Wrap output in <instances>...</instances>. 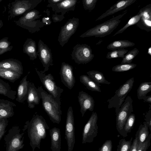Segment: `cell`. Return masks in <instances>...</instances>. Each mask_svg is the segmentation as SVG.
<instances>
[{"label":"cell","mask_w":151,"mask_h":151,"mask_svg":"<svg viewBox=\"0 0 151 151\" xmlns=\"http://www.w3.org/2000/svg\"><path fill=\"white\" fill-rule=\"evenodd\" d=\"M42 0H15L9 4L8 20L34 9Z\"/></svg>","instance_id":"obj_5"},{"label":"cell","mask_w":151,"mask_h":151,"mask_svg":"<svg viewBox=\"0 0 151 151\" xmlns=\"http://www.w3.org/2000/svg\"><path fill=\"white\" fill-rule=\"evenodd\" d=\"M0 94L14 100L16 98L17 91L12 89L8 83L0 78Z\"/></svg>","instance_id":"obj_26"},{"label":"cell","mask_w":151,"mask_h":151,"mask_svg":"<svg viewBox=\"0 0 151 151\" xmlns=\"http://www.w3.org/2000/svg\"><path fill=\"white\" fill-rule=\"evenodd\" d=\"M80 82L85 85L87 88L92 91L101 92L99 84L96 83L88 76L83 75L80 77Z\"/></svg>","instance_id":"obj_27"},{"label":"cell","mask_w":151,"mask_h":151,"mask_svg":"<svg viewBox=\"0 0 151 151\" xmlns=\"http://www.w3.org/2000/svg\"><path fill=\"white\" fill-rule=\"evenodd\" d=\"M136 66L137 64L132 63L120 64L113 67L112 70L115 72H123L132 69Z\"/></svg>","instance_id":"obj_33"},{"label":"cell","mask_w":151,"mask_h":151,"mask_svg":"<svg viewBox=\"0 0 151 151\" xmlns=\"http://www.w3.org/2000/svg\"><path fill=\"white\" fill-rule=\"evenodd\" d=\"M150 107L149 110L146 113L145 115V118L144 120L148 124L149 129L151 131V105H150Z\"/></svg>","instance_id":"obj_45"},{"label":"cell","mask_w":151,"mask_h":151,"mask_svg":"<svg viewBox=\"0 0 151 151\" xmlns=\"http://www.w3.org/2000/svg\"><path fill=\"white\" fill-rule=\"evenodd\" d=\"M145 102L151 103V95L146 96L143 99Z\"/></svg>","instance_id":"obj_50"},{"label":"cell","mask_w":151,"mask_h":151,"mask_svg":"<svg viewBox=\"0 0 151 151\" xmlns=\"http://www.w3.org/2000/svg\"><path fill=\"white\" fill-rule=\"evenodd\" d=\"M35 70L41 82L48 93L52 95L61 105L60 97L63 89L57 85L54 77L51 74H46L42 73L41 71L38 70L36 68Z\"/></svg>","instance_id":"obj_9"},{"label":"cell","mask_w":151,"mask_h":151,"mask_svg":"<svg viewBox=\"0 0 151 151\" xmlns=\"http://www.w3.org/2000/svg\"><path fill=\"white\" fill-rule=\"evenodd\" d=\"M18 126H14L9 129L4 137L6 151H19L23 148L24 133H20Z\"/></svg>","instance_id":"obj_8"},{"label":"cell","mask_w":151,"mask_h":151,"mask_svg":"<svg viewBox=\"0 0 151 151\" xmlns=\"http://www.w3.org/2000/svg\"><path fill=\"white\" fill-rule=\"evenodd\" d=\"M126 10L122 14L90 29L81 35V38L95 36L103 37L111 34L118 27L120 20L127 12Z\"/></svg>","instance_id":"obj_2"},{"label":"cell","mask_w":151,"mask_h":151,"mask_svg":"<svg viewBox=\"0 0 151 151\" xmlns=\"http://www.w3.org/2000/svg\"><path fill=\"white\" fill-rule=\"evenodd\" d=\"M137 0H123L119 1L105 12L98 17L95 20L97 21L106 17L123 10L134 3Z\"/></svg>","instance_id":"obj_18"},{"label":"cell","mask_w":151,"mask_h":151,"mask_svg":"<svg viewBox=\"0 0 151 151\" xmlns=\"http://www.w3.org/2000/svg\"><path fill=\"white\" fill-rule=\"evenodd\" d=\"M30 73L29 72L20 81L18 86L17 91V97L16 100L19 103H23L27 100L28 90V84L29 81L27 80V77Z\"/></svg>","instance_id":"obj_22"},{"label":"cell","mask_w":151,"mask_h":151,"mask_svg":"<svg viewBox=\"0 0 151 151\" xmlns=\"http://www.w3.org/2000/svg\"><path fill=\"white\" fill-rule=\"evenodd\" d=\"M98 0H83L82 3L84 8L86 10L91 11L95 8Z\"/></svg>","instance_id":"obj_41"},{"label":"cell","mask_w":151,"mask_h":151,"mask_svg":"<svg viewBox=\"0 0 151 151\" xmlns=\"http://www.w3.org/2000/svg\"><path fill=\"white\" fill-rule=\"evenodd\" d=\"M10 45L11 42L9 41L7 37L0 40V55L12 50L13 47Z\"/></svg>","instance_id":"obj_34"},{"label":"cell","mask_w":151,"mask_h":151,"mask_svg":"<svg viewBox=\"0 0 151 151\" xmlns=\"http://www.w3.org/2000/svg\"><path fill=\"white\" fill-rule=\"evenodd\" d=\"M21 75L17 72L0 68V77L12 83H14Z\"/></svg>","instance_id":"obj_28"},{"label":"cell","mask_w":151,"mask_h":151,"mask_svg":"<svg viewBox=\"0 0 151 151\" xmlns=\"http://www.w3.org/2000/svg\"><path fill=\"white\" fill-rule=\"evenodd\" d=\"M51 138V149L52 151H60L61 136L60 129L54 127L50 130Z\"/></svg>","instance_id":"obj_23"},{"label":"cell","mask_w":151,"mask_h":151,"mask_svg":"<svg viewBox=\"0 0 151 151\" xmlns=\"http://www.w3.org/2000/svg\"><path fill=\"white\" fill-rule=\"evenodd\" d=\"M88 76L96 83L109 85L111 82L105 78L103 73L100 71L92 70L86 72Z\"/></svg>","instance_id":"obj_30"},{"label":"cell","mask_w":151,"mask_h":151,"mask_svg":"<svg viewBox=\"0 0 151 151\" xmlns=\"http://www.w3.org/2000/svg\"><path fill=\"white\" fill-rule=\"evenodd\" d=\"M149 125L147 123L144 122L141 124L135 134V137L137 139V150L145 141L149 135Z\"/></svg>","instance_id":"obj_25"},{"label":"cell","mask_w":151,"mask_h":151,"mask_svg":"<svg viewBox=\"0 0 151 151\" xmlns=\"http://www.w3.org/2000/svg\"><path fill=\"white\" fill-rule=\"evenodd\" d=\"M42 21L43 23L45 24L46 26L49 25L51 23V21L50 19L48 17H43L42 18Z\"/></svg>","instance_id":"obj_49"},{"label":"cell","mask_w":151,"mask_h":151,"mask_svg":"<svg viewBox=\"0 0 151 151\" xmlns=\"http://www.w3.org/2000/svg\"><path fill=\"white\" fill-rule=\"evenodd\" d=\"M134 83V77L127 80L116 90L114 95L108 99V108H115L116 114L119 111L127 94L130 91Z\"/></svg>","instance_id":"obj_6"},{"label":"cell","mask_w":151,"mask_h":151,"mask_svg":"<svg viewBox=\"0 0 151 151\" xmlns=\"http://www.w3.org/2000/svg\"><path fill=\"white\" fill-rule=\"evenodd\" d=\"M23 51L29 57L31 60H34L38 56L36 43L31 38H27L23 45Z\"/></svg>","instance_id":"obj_24"},{"label":"cell","mask_w":151,"mask_h":151,"mask_svg":"<svg viewBox=\"0 0 151 151\" xmlns=\"http://www.w3.org/2000/svg\"><path fill=\"white\" fill-rule=\"evenodd\" d=\"M65 138L68 151H73L75 142L74 120L72 107H69L67 112L65 124Z\"/></svg>","instance_id":"obj_12"},{"label":"cell","mask_w":151,"mask_h":151,"mask_svg":"<svg viewBox=\"0 0 151 151\" xmlns=\"http://www.w3.org/2000/svg\"><path fill=\"white\" fill-rule=\"evenodd\" d=\"M25 128L27 129L30 145L32 151L36 148L40 149L41 140L46 137V130L49 127L44 118L41 115H34L30 121L26 122Z\"/></svg>","instance_id":"obj_1"},{"label":"cell","mask_w":151,"mask_h":151,"mask_svg":"<svg viewBox=\"0 0 151 151\" xmlns=\"http://www.w3.org/2000/svg\"><path fill=\"white\" fill-rule=\"evenodd\" d=\"M41 95L43 108L51 121L53 123L59 124L62 114L60 105L51 94L44 90L41 86L37 88Z\"/></svg>","instance_id":"obj_3"},{"label":"cell","mask_w":151,"mask_h":151,"mask_svg":"<svg viewBox=\"0 0 151 151\" xmlns=\"http://www.w3.org/2000/svg\"><path fill=\"white\" fill-rule=\"evenodd\" d=\"M73 67L65 62H62L60 71V78L62 83L69 89H72L76 82Z\"/></svg>","instance_id":"obj_15"},{"label":"cell","mask_w":151,"mask_h":151,"mask_svg":"<svg viewBox=\"0 0 151 151\" xmlns=\"http://www.w3.org/2000/svg\"><path fill=\"white\" fill-rule=\"evenodd\" d=\"M128 51V50L124 48L119 49L112 50L108 52L106 56V58L111 59L118 58H123L124 55Z\"/></svg>","instance_id":"obj_36"},{"label":"cell","mask_w":151,"mask_h":151,"mask_svg":"<svg viewBox=\"0 0 151 151\" xmlns=\"http://www.w3.org/2000/svg\"><path fill=\"white\" fill-rule=\"evenodd\" d=\"M136 25L142 29L147 32L151 31V20L146 19L141 16Z\"/></svg>","instance_id":"obj_39"},{"label":"cell","mask_w":151,"mask_h":151,"mask_svg":"<svg viewBox=\"0 0 151 151\" xmlns=\"http://www.w3.org/2000/svg\"><path fill=\"white\" fill-rule=\"evenodd\" d=\"M2 0H0V3L2 1Z\"/></svg>","instance_id":"obj_53"},{"label":"cell","mask_w":151,"mask_h":151,"mask_svg":"<svg viewBox=\"0 0 151 151\" xmlns=\"http://www.w3.org/2000/svg\"><path fill=\"white\" fill-rule=\"evenodd\" d=\"M112 144L111 140H106L99 149V151H112Z\"/></svg>","instance_id":"obj_42"},{"label":"cell","mask_w":151,"mask_h":151,"mask_svg":"<svg viewBox=\"0 0 151 151\" xmlns=\"http://www.w3.org/2000/svg\"><path fill=\"white\" fill-rule=\"evenodd\" d=\"M63 0H48V4L47 6L49 7H51L53 5L58 4Z\"/></svg>","instance_id":"obj_48"},{"label":"cell","mask_w":151,"mask_h":151,"mask_svg":"<svg viewBox=\"0 0 151 151\" xmlns=\"http://www.w3.org/2000/svg\"><path fill=\"white\" fill-rule=\"evenodd\" d=\"M151 139V134H149L145 141L140 147L137 150V151H147L150 145Z\"/></svg>","instance_id":"obj_44"},{"label":"cell","mask_w":151,"mask_h":151,"mask_svg":"<svg viewBox=\"0 0 151 151\" xmlns=\"http://www.w3.org/2000/svg\"><path fill=\"white\" fill-rule=\"evenodd\" d=\"M37 55L44 68L41 71L43 73L48 71L49 67L53 65L52 55L51 50L41 40L38 43Z\"/></svg>","instance_id":"obj_14"},{"label":"cell","mask_w":151,"mask_h":151,"mask_svg":"<svg viewBox=\"0 0 151 151\" xmlns=\"http://www.w3.org/2000/svg\"><path fill=\"white\" fill-rule=\"evenodd\" d=\"M141 15V13L139 11L137 14L131 17L123 27L115 33L113 36L122 33L129 26L136 24L139 20Z\"/></svg>","instance_id":"obj_32"},{"label":"cell","mask_w":151,"mask_h":151,"mask_svg":"<svg viewBox=\"0 0 151 151\" xmlns=\"http://www.w3.org/2000/svg\"><path fill=\"white\" fill-rule=\"evenodd\" d=\"M139 52V50L136 48L128 52L122 58L121 64L131 63L133 59L138 55Z\"/></svg>","instance_id":"obj_35"},{"label":"cell","mask_w":151,"mask_h":151,"mask_svg":"<svg viewBox=\"0 0 151 151\" xmlns=\"http://www.w3.org/2000/svg\"><path fill=\"white\" fill-rule=\"evenodd\" d=\"M41 99V94L38 89L33 83L29 81L27 99L28 107L31 109L34 108L35 105L39 104Z\"/></svg>","instance_id":"obj_17"},{"label":"cell","mask_w":151,"mask_h":151,"mask_svg":"<svg viewBox=\"0 0 151 151\" xmlns=\"http://www.w3.org/2000/svg\"><path fill=\"white\" fill-rule=\"evenodd\" d=\"M3 21L2 20L0 19V29L3 27Z\"/></svg>","instance_id":"obj_52"},{"label":"cell","mask_w":151,"mask_h":151,"mask_svg":"<svg viewBox=\"0 0 151 151\" xmlns=\"http://www.w3.org/2000/svg\"><path fill=\"white\" fill-rule=\"evenodd\" d=\"M138 146V140L137 137L133 140L129 151H137Z\"/></svg>","instance_id":"obj_47"},{"label":"cell","mask_w":151,"mask_h":151,"mask_svg":"<svg viewBox=\"0 0 151 151\" xmlns=\"http://www.w3.org/2000/svg\"><path fill=\"white\" fill-rule=\"evenodd\" d=\"M151 91V82H144L140 84L137 90V97L139 99H143L147 94Z\"/></svg>","instance_id":"obj_31"},{"label":"cell","mask_w":151,"mask_h":151,"mask_svg":"<svg viewBox=\"0 0 151 151\" xmlns=\"http://www.w3.org/2000/svg\"><path fill=\"white\" fill-rule=\"evenodd\" d=\"M78 97L82 117L87 110L91 111H93L95 101L93 97L83 91H81L79 92Z\"/></svg>","instance_id":"obj_16"},{"label":"cell","mask_w":151,"mask_h":151,"mask_svg":"<svg viewBox=\"0 0 151 151\" xmlns=\"http://www.w3.org/2000/svg\"><path fill=\"white\" fill-rule=\"evenodd\" d=\"M98 116L96 112H93L85 124L82 133V144L91 143L97 135L98 126Z\"/></svg>","instance_id":"obj_11"},{"label":"cell","mask_w":151,"mask_h":151,"mask_svg":"<svg viewBox=\"0 0 151 151\" xmlns=\"http://www.w3.org/2000/svg\"><path fill=\"white\" fill-rule=\"evenodd\" d=\"M133 100L131 96H128L122 105L119 111L116 114V127L118 133L124 137L127 134L124 131V127L129 116L133 111Z\"/></svg>","instance_id":"obj_7"},{"label":"cell","mask_w":151,"mask_h":151,"mask_svg":"<svg viewBox=\"0 0 151 151\" xmlns=\"http://www.w3.org/2000/svg\"><path fill=\"white\" fill-rule=\"evenodd\" d=\"M16 106L15 103L10 101L0 99V120L13 116L14 114V107Z\"/></svg>","instance_id":"obj_20"},{"label":"cell","mask_w":151,"mask_h":151,"mask_svg":"<svg viewBox=\"0 0 151 151\" xmlns=\"http://www.w3.org/2000/svg\"><path fill=\"white\" fill-rule=\"evenodd\" d=\"M8 123L7 119H3L0 120V140L4 135Z\"/></svg>","instance_id":"obj_43"},{"label":"cell","mask_w":151,"mask_h":151,"mask_svg":"<svg viewBox=\"0 0 151 151\" xmlns=\"http://www.w3.org/2000/svg\"><path fill=\"white\" fill-rule=\"evenodd\" d=\"M135 45V43L128 40H119L111 43L107 46V48L113 50L133 47Z\"/></svg>","instance_id":"obj_29"},{"label":"cell","mask_w":151,"mask_h":151,"mask_svg":"<svg viewBox=\"0 0 151 151\" xmlns=\"http://www.w3.org/2000/svg\"><path fill=\"white\" fill-rule=\"evenodd\" d=\"M65 18L64 15H58L57 14H52V19L54 22H60L63 20Z\"/></svg>","instance_id":"obj_46"},{"label":"cell","mask_w":151,"mask_h":151,"mask_svg":"<svg viewBox=\"0 0 151 151\" xmlns=\"http://www.w3.org/2000/svg\"><path fill=\"white\" fill-rule=\"evenodd\" d=\"M133 138L132 137L130 140L128 141L126 140L124 138L120 139L117 146V151H129Z\"/></svg>","instance_id":"obj_37"},{"label":"cell","mask_w":151,"mask_h":151,"mask_svg":"<svg viewBox=\"0 0 151 151\" xmlns=\"http://www.w3.org/2000/svg\"><path fill=\"white\" fill-rule=\"evenodd\" d=\"M77 1V0H63L53 5L51 7L52 10L56 14L61 12V14L64 15L69 11L74 10Z\"/></svg>","instance_id":"obj_19"},{"label":"cell","mask_w":151,"mask_h":151,"mask_svg":"<svg viewBox=\"0 0 151 151\" xmlns=\"http://www.w3.org/2000/svg\"><path fill=\"white\" fill-rule=\"evenodd\" d=\"M135 120V116L134 114L131 113L127 120L124 127V131L127 134L128 133L131 132Z\"/></svg>","instance_id":"obj_38"},{"label":"cell","mask_w":151,"mask_h":151,"mask_svg":"<svg viewBox=\"0 0 151 151\" xmlns=\"http://www.w3.org/2000/svg\"><path fill=\"white\" fill-rule=\"evenodd\" d=\"M71 55L72 59L78 64L87 63L94 57L90 46L86 44L76 45L73 47Z\"/></svg>","instance_id":"obj_10"},{"label":"cell","mask_w":151,"mask_h":151,"mask_svg":"<svg viewBox=\"0 0 151 151\" xmlns=\"http://www.w3.org/2000/svg\"><path fill=\"white\" fill-rule=\"evenodd\" d=\"M79 24V19L73 17L67 22L61 29L58 41L63 47L68 42L71 37L76 31Z\"/></svg>","instance_id":"obj_13"},{"label":"cell","mask_w":151,"mask_h":151,"mask_svg":"<svg viewBox=\"0 0 151 151\" xmlns=\"http://www.w3.org/2000/svg\"><path fill=\"white\" fill-rule=\"evenodd\" d=\"M42 15L39 11L34 9L23 14L18 20L14 22L17 25L33 33L40 31L41 28L46 25L40 20L37 19Z\"/></svg>","instance_id":"obj_4"},{"label":"cell","mask_w":151,"mask_h":151,"mask_svg":"<svg viewBox=\"0 0 151 151\" xmlns=\"http://www.w3.org/2000/svg\"><path fill=\"white\" fill-rule=\"evenodd\" d=\"M0 68L15 71L22 75L23 73V69L21 62L14 59L9 58L0 61Z\"/></svg>","instance_id":"obj_21"},{"label":"cell","mask_w":151,"mask_h":151,"mask_svg":"<svg viewBox=\"0 0 151 151\" xmlns=\"http://www.w3.org/2000/svg\"><path fill=\"white\" fill-rule=\"evenodd\" d=\"M139 11L141 13V17L144 18L151 20V4L147 5L140 9Z\"/></svg>","instance_id":"obj_40"},{"label":"cell","mask_w":151,"mask_h":151,"mask_svg":"<svg viewBox=\"0 0 151 151\" xmlns=\"http://www.w3.org/2000/svg\"><path fill=\"white\" fill-rule=\"evenodd\" d=\"M148 53L150 55H151V47H150L148 50Z\"/></svg>","instance_id":"obj_51"}]
</instances>
